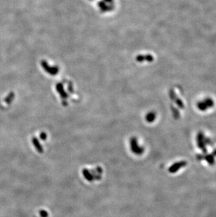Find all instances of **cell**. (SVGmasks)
Wrapping results in <instances>:
<instances>
[{"instance_id": "7a4b0ae2", "label": "cell", "mask_w": 216, "mask_h": 217, "mask_svg": "<svg viewBox=\"0 0 216 217\" xmlns=\"http://www.w3.org/2000/svg\"><path fill=\"white\" fill-rule=\"evenodd\" d=\"M206 160H207V161L209 162V164H213L214 163V159H213V156H211V155L209 156V158H206Z\"/></svg>"}, {"instance_id": "6da1fadb", "label": "cell", "mask_w": 216, "mask_h": 217, "mask_svg": "<svg viewBox=\"0 0 216 217\" xmlns=\"http://www.w3.org/2000/svg\"><path fill=\"white\" fill-rule=\"evenodd\" d=\"M186 164L187 163L185 162H179L178 163H175V164H173L170 167V169H169V171H170V173L175 172V171H178V169H180V168L185 167Z\"/></svg>"}]
</instances>
